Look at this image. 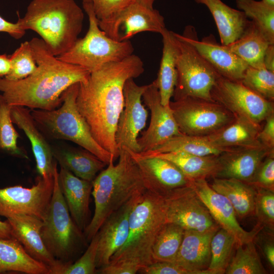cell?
I'll return each instance as SVG.
<instances>
[{
    "instance_id": "6da1fadb",
    "label": "cell",
    "mask_w": 274,
    "mask_h": 274,
    "mask_svg": "<svg viewBox=\"0 0 274 274\" xmlns=\"http://www.w3.org/2000/svg\"><path fill=\"white\" fill-rule=\"evenodd\" d=\"M144 71L142 59L132 54L121 61L104 64L79 84L78 109L94 139L113 156L114 161L119 156L115 133L124 106V86L127 80L138 77Z\"/></svg>"
},
{
    "instance_id": "7a4b0ae2",
    "label": "cell",
    "mask_w": 274,
    "mask_h": 274,
    "mask_svg": "<svg viewBox=\"0 0 274 274\" xmlns=\"http://www.w3.org/2000/svg\"><path fill=\"white\" fill-rule=\"evenodd\" d=\"M37 67L26 78L11 81L0 77V92L11 106L51 111L62 102V94L75 83L86 82L90 72L53 55L42 39L30 41Z\"/></svg>"
},
{
    "instance_id": "3957f363",
    "label": "cell",
    "mask_w": 274,
    "mask_h": 274,
    "mask_svg": "<svg viewBox=\"0 0 274 274\" xmlns=\"http://www.w3.org/2000/svg\"><path fill=\"white\" fill-rule=\"evenodd\" d=\"M119 161L111 159L92 181L95 209L84 230L88 243L97 233L106 219L131 198L146 191L134 160L124 147L119 149Z\"/></svg>"
},
{
    "instance_id": "277c9868",
    "label": "cell",
    "mask_w": 274,
    "mask_h": 274,
    "mask_svg": "<svg viewBox=\"0 0 274 274\" xmlns=\"http://www.w3.org/2000/svg\"><path fill=\"white\" fill-rule=\"evenodd\" d=\"M18 16L21 28L37 32L49 51L58 56L78 40L84 14L75 0H32L23 17Z\"/></svg>"
},
{
    "instance_id": "5b68a950",
    "label": "cell",
    "mask_w": 274,
    "mask_h": 274,
    "mask_svg": "<svg viewBox=\"0 0 274 274\" xmlns=\"http://www.w3.org/2000/svg\"><path fill=\"white\" fill-rule=\"evenodd\" d=\"M165 223L163 197L146 190L130 212L126 241L109 264L128 262L142 268L153 263L152 248Z\"/></svg>"
},
{
    "instance_id": "8992f818",
    "label": "cell",
    "mask_w": 274,
    "mask_h": 274,
    "mask_svg": "<svg viewBox=\"0 0 274 274\" xmlns=\"http://www.w3.org/2000/svg\"><path fill=\"white\" fill-rule=\"evenodd\" d=\"M79 84H73L63 92L62 102L58 108L51 111L31 109V114L46 138L72 142L108 165L111 159L114 161L113 156L95 141L78 109Z\"/></svg>"
},
{
    "instance_id": "52a82bcc",
    "label": "cell",
    "mask_w": 274,
    "mask_h": 274,
    "mask_svg": "<svg viewBox=\"0 0 274 274\" xmlns=\"http://www.w3.org/2000/svg\"><path fill=\"white\" fill-rule=\"evenodd\" d=\"M57 162L54 165V185L52 197L44 217L41 235L52 256L68 266L81 253L88 242L83 232L73 220L58 182Z\"/></svg>"
},
{
    "instance_id": "ba28073f",
    "label": "cell",
    "mask_w": 274,
    "mask_h": 274,
    "mask_svg": "<svg viewBox=\"0 0 274 274\" xmlns=\"http://www.w3.org/2000/svg\"><path fill=\"white\" fill-rule=\"evenodd\" d=\"M82 5L88 17V31L67 51L56 56L58 59L91 73L105 64L121 61L133 54L134 48L129 40L119 42L109 38L100 28L91 5Z\"/></svg>"
},
{
    "instance_id": "9c48e42d",
    "label": "cell",
    "mask_w": 274,
    "mask_h": 274,
    "mask_svg": "<svg viewBox=\"0 0 274 274\" xmlns=\"http://www.w3.org/2000/svg\"><path fill=\"white\" fill-rule=\"evenodd\" d=\"M174 35L178 47L174 100L187 96L213 100L211 91L220 76L182 34Z\"/></svg>"
},
{
    "instance_id": "30bf717a",
    "label": "cell",
    "mask_w": 274,
    "mask_h": 274,
    "mask_svg": "<svg viewBox=\"0 0 274 274\" xmlns=\"http://www.w3.org/2000/svg\"><path fill=\"white\" fill-rule=\"evenodd\" d=\"M169 106L180 132L206 136L232 122L235 116L214 100L187 96L170 101Z\"/></svg>"
},
{
    "instance_id": "8fae6325",
    "label": "cell",
    "mask_w": 274,
    "mask_h": 274,
    "mask_svg": "<svg viewBox=\"0 0 274 274\" xmlns=\"http://www.w3.org/2000/svg\"><path fill=\"white\" fill-rule=\"evenodd\" d=\"M213 100L223 106L235 117L245 118L256 125L274 113L273 101L266 100L240 81L219 77L211 91Z\"/></svg>"
},
{
    "instance_id": "7c38bea8",
    "label": "cell",
    "mask_w": 274,
    "mask_h": 274,
    "mask_svg": "<svg viewBox=\"0 0 274 274\" xmlns=\"http://www.w3.org/2000/svg\"><path fill=\"white\" fill-rule=\"evenodd\" d=\"M165 222L185 230L208 231L220 227L191 184L177 188L163 197Z\"/></svg>"
},
{
    "instance_id": "4fadbf2b",
    "label": "cell",
    "mask_w": 274,
    "mask_h": 274,
    "mask_svg": "<svg viewBox=\"0 0 274 274\" xmlns=\"http://www.w3.org/2000/svg\"><path fill=\"white\" fill-rule=\"evenodd\" d=\"M53 177L39 176L30 188L16 185L0 188V216L8 218L27 215L43 220L51 200Z\"/></svg>"
},
{
    "instance_id": "5bb4252c",
    "label": "cell",
    "mask_w": 274,
    "mask_h": 274,
    "mask_svg": "<svg viewBox=\"0 0 274 274\" xmlns=\"http://www.w3.org/2000/svg\"><path fill=\"white\" fill-rule=\"evenodd\" d=\"M98 25L109 38L119 42L128 41L143 31L161 34L166 28L164 17L158 10L135 1L113 18L98 22Z\"/></svg>"
},
{
    "instance_id": "9a60e30c",
    "label": "cell",
    "mask_w": 274,
    "mask_h": 274,
    "mask_svg": "<svg viewBox=\"0 0 274 274\" xmlns=\"http://www.w3.org/2000/svg\"><path fill=\"white\" fill-rule=\"evenodd\" d=\"M148 85L139 86L133 78L126 80L123 88L124 106L120 115L115 133L117 148L124 147L140 153L137 142L139 133L145 127L147 110L142 102L143 94Z\"/></svg>"
},
{
    "instance_id": "2e32d148",
    "label": "cell",
    "mask_w": 274,
    "mask_h": 274,
    "mask_svg": "<svg viewBox=\"0 0 274 274\" xmlns=\"http://www.w3.org/2000/svg\"><path fill=\"white\" fill-rule=\"evenodd\" d=\"M142 97L150 110L151 119L147 129L137 139L140 152L153 150L171 138L182 134L169 106L162 105L155 81L148 84Z\"/></svg>"
},
{
    "instance_id": "e0dca14e",
    "label": "cell",
    "mask_w": 274,
    "mask_h": 274,
    "mask_svg": "<svg viewBox=\"0 0 274 274\" xmlns=\"http://www.w3.org/2000/svg\"><path fill=\"white\" fill-rule=\"evenodd\" d=\"M182 35L220 77L232 81H242L248 65L226 45L219 43L213 34L199 40L195 28L192 25H187Z\"/></svg>"
},
{
    "instance_id": "ac0fdd59",
    "label": "cell",
    "mask_w": 274,
    "mask_h": 274,
    "mask_svg": "<svg viewBox=\"0 0 274 274\" xmlns=\"http://www.w3.org/2000/svg\"><path fill=\"white\" fill-rule=\"evenodd\" d=\"M191 184L214 220L221 228L231 233L238 244H245L253 241L263 228L258 223L250 231L243 228L231 203L226 197L215 191L206 179L191 180Z\"/></svg>"
},
{
    "instance_id": "d6986e66",
    "label": "cell",
    "mask_w": 274,
    "mask_h": 274,
    "mask_svg": "<svg viewBox=\"0 0 274 274\" xmlns=\"http://www.w3.org/2000/svg\"><path fill=\"white\" fill-rule=\"evenodd\" d=\"M12 237L22 245L34 259L46 265L49 274H59L65 265L57 261L48 251L41 235L42 220L30 215H15L7 218Z\"/></svg>"
},
{
    "instance_id": "ffe728a7",
    "label": "cell",
    "mask_w": 274,
    "mask_h": 274,
    "mask_svg": "<svg viewBox=\"0 0 274 274\" xmlns=\"http://www.w3.org/2000/svg\"><path fill=\"white\" fill-rule=\"evenodd\" d=\"M143 193L131 198L113 213L101 226L97 232L98 242L96 259V269L108 265L112 256L126 242L129 233L130 212Z\"/></svg>"
},
{
    "instance_id": "44dd1931",
    "label": "cell",
    "mask_w": 274,
    "mask_h": 274,
    "mask_svg": "<svg viewBox=\"0 0 274 274\" xmlns=\"http://www.w3.org/2000/svg\"><path fill=\"white\" fill-rule=\"evenodd\" d=\"M132 158L138 166L146 190L157 195L164 197L191 182L175 165L166 159L157 157Z\"/></svg>"
},
{
    "instance_id": "7402d4cb",
    "label": "cell",
    "mask_w": 274,
    "mask_h": 274,
    "mask_svg": "<svg viewBox=\"0 0 274 274\" xmlns=\"http://www.w3.org/2000/svg\"><path fill=\"white\" fill-rule=\"evenodd\" d=\"M273 152L274 150L262 145L226 151L218 156L219 167L215 177L249 183L262 162Z\"/></svg>"
},
{
    "instance_id": "603a6c76",
    "label": "cell",
    "mask_w": 274,
    "mask_h": 274,
    "mask_svg": "<svg viewBox=\"0 0 274 274\" xmlns=\"http://www.w3.org/2000/svg\"><path fill=\"white\" fill-rule=\"evenodd\" d=\"M11 115L13 123L24 132L29 140L40 176L44 179L53 177L56 161L53 157L52 146L37 126L30 109L13 106Z\"/></svg>"
},
{
    "instance_id": "cb8c5ba5",
    "label": "cell",
    "mask_w": 274,
    "mask_h": 274,
    "mask_svg": "<svg viewBox=\"0 0 274 274\" xmlns=\"http://www.w3.org/2000/svg\"><path fill=\"white\" fill-rule=\"evenodd\" d=\"M60 167L58 177L61 191L73 220L79 229L84 232L89 223L92 182L81 179Z\"/></svg>"
},
{
    "instance_id": "d4e9b609",
    "label": "cell",
    "mask_w": 274,
    "mask_h": 274,
    "mask_svg": "<svg viewBox=\"0 0 274 274\" xmlns=\"http://www.w3.org/2000/svg\"><path fill=\"white\" fill-rule=\"evenodd\" d=\"M216 230H185L174 263L193 274H213L208 269L211 260L210 244Z\"/></svg>"
},
{
    "instance_id": "484cf974",
    "label": "cell",
    "mask_w": 274,
    "mask_h": 274,
    "mask_svg": "<svg viewBox=\"0 0 274 274\" xmlns=\"http://www.w3.org/2000/svg\"><path fill=\"white\" fill-rule=\"evenodd\" d=\"M204 5L212 14L216 24L220 44L228 45L243 34L250 20L243 12L233 9L221 0H194Z\"/></svg>"
},
{
    "instance_id": "4316f807",
    "label": "cell",
    "mask_w": 274,
    "mask_h": 274,
    "mask_svg": "<svg viewBox=\"0 0 274 274\" xmlns=\"http://www.w3.org/2000/svg\"><path fill=\"white\" fill-rule=\"evenodd\" d=\"M127 151L136 158L157 157L166 159L190 180L215 177L219 167L218 156H198L178 152L149 154Z\"/></svg>"
},
{
    "instance_id": "83f0119b",
    "label": "cell",
    "mask_w": 274,
    "mask_h": 274,
    "mask_svg": "<svg viewBox=\"0 0 274 274\" xmlns=\"http://www.w3.org/2000/svg\"><path fill=\"white\" fill-rule=\"evenodd\" d=\"M8 271L49 274V268L32 257L16 238H0V273Z\"/></svg>"
},
{
    "instance_id": "f1b7e54d",
    "label": "cell",
    "mask_w": 274,
    "mask_h": 274,
    "mask_svg": "<svg viewBox=\"0 0 274 274\" xmlns=\"http://www.w3.org/2000/svg\"><path fill=\"white\" fill-rule=\"evenodd\" d=\"M161 35L162 54L157 78L154 81L159 91L161 102L166 106L171 101L177 82L178 47L174 31L165 28Z\"/></svg>"
},
{
    "instance_id": "f546056e",
    "label": "cell",
    "mask_w": 274,
    "mask_h": 274,
    "mask_svg": "<svg viewBox=\"0 0 274 274\" xmlns=\"http://www.w3.org/2000/svg\"><path fill=\"white\" fill-rule=\"evenodd\" d=\"M210 185L224 195L232 206L238 219L254 216L256 188L247 183L234 179L213 177Z\"/></svg>"
},
{
    "instance_id": "4dcf8cb0",
    "label": "cell",
    "mask_w": 274,
    "mask_h": 274,
    "mask_svg": "<svg viewBox=\"0 0 274 274\" xmlns=\"http://www.w3.org/2000/svg\"><path fill=\"white\" fill-rule=\"evenodd\" d=\"M261 128L245 118L235 117L230 123L206 136L214 144L226 148L261 146L257 139Z\"/></svg>"
},
{
    "instance_id": "1f68e13d",
    "label": "cell",
    "mask_w": 274,
    "mask_h": 274,
    "mask_svg": "<svg viewBox=\"0 0 274 274\" xmlns=\"http://www.w3.org/2000/svg\"><path fill=\"white\" fill-rule=\"evenodd\" d=\"M55 161L76 176L92 182L107 165L86 150L52 147Z\"/></svg>"
},
{
    "instance_id": "d6a6232c",
    "label": "cell",
    "mask_w": 274,
    "mask_h": 274,
    "mask_svg": "<svg viewBox=\"0 0 274 274\" xmlns=\"http://www.w3.org/2000/svg\"><path fill=\"white\" fill-rule=\"evenodd\" d=\"M269 44L260 28L251 20L242 36L226 46L249 66L260 68L264 67L263 57Z\"/></svg>"
},
{
    "instance_id": "836d02e7",
    "label": "cell",
    "mask_w": 274,
    "mask_h": 274,
    "mask_svg": "<svg viewBox=\"0 0 274 274\" xmlns=\"http://www.w3.org/2000/svg\"><path fill=\"white\" fill-rule=\"evenodd\" d=\"M235 148L218 146L207 136H197L181 134L173 136L153 150L141 152L149 154L178 152L198 156H219Z\"/></svg>"
},
{
    "instance_id": "e575fe53",
    "label": "cell",
    "mask_w": 274,
    "mask_h": 274,
    "mask_svg": "<svg viewBox=\"0 0 274 274\" xmlns=\"http://www.w3.org/2000/svg\"><path fill=\"white\" fill-rule=\"evenodd\" d=\"M185 229L172 223H165L157 233L152 248L153 263L173 262L180 248Z\"/></svg>"
},
{
    "instance_id": "d590c367",
    "label": "cell",
    "mask_w": 274,
    "mask_h": 274,
    "mask_svg": "<svg viewBox=\"0 0 274 274\" xmlns=\"http://www.w3.org/2000/svg\"><path fill=\"white\" fill-rule=\"evenodd\" d=\"M238 242L230 232L220 227L213 235L210 244L211 260L208 269L213 274H224Z\"/></svg>"
},
{
    "instance_id": "8d00e7d4",
    "label": "cell",
    "mask_w": 274,
    "mask_h": 274,
    "mask_svg": "<svg viewBox=\"0 0 274 274\" xmlns=\"http://www.w3.org/2000/svg\"><path fill=\"white\" fill-rule=\"evenodd\" d=\"M254 240L237 244L235 252L225 269L226 274H266Z\"/></svg>"
},
{
    "instance_id": "74e56055",
    "label": "cell",
    "mask_w": 274,
    "mask_h": 274,
    "mask_svg": "<svg viewBox=\"0 0 274 274\" xmlns=\"http://www.w3.org/2000/svg\"><path fill=\"white\" fill-rule=\"evenodd\" d=\"M235 3L238 9L260 28L268 42L274 44V7L261 0H235Z\"/></svg>"
},
{
    "instance_id": "f35d334b",
    "label": "cell",
    "mask_w": 274,
    "mask_h": 274,
    "mask_svg": "<svg viewBox=\"0 0 274 274\" xmlns=\"http://www.w3.org/2000/svg\"><path fill=\"white\" fill-rule=\"evenodd\" d=\"M10 105L0 94V152L23 159H28L27 152L18 145L19 133L14 126Z\"/></svg>"
},
{
    "instance_id": "ab89813d",
    "label": "cell",
    "mask_w": 274,
    "mask_h": 274,
    "mask_svg": "<svg viewBox=\"0 0 274 274\" xmlns=\"http://www.w3.org/2000/svg\"><path fill=\"white\" fill-rule=\"evenodd\" d=\"M241 82L261 97L273 101L274 72L265 67L255 68L248 66Z\"/></svg>"
},
{
    "instance_id": "60d3db41",
    "label": "cell",
    "mask_w": 274,
    "mask_h": 274,
    "mask_svg": "<svg viewBox=\"0 0 274 274\" xmlns=\"http://www.w3.org/2000/svg\"><path fill=\"white\" fill-rule=\"evenodd\" d=\"M11 70L4 78L11 81L24 79L33 73L37 67L29 41L22 43L10 55Z\"/></svg>"
},
{
    "instance_id": "b9f144b4",
    "label": "cell",
    "mask_w": 274,
    "mask_h": 274,
    "mask_svg": "<svg viewBox=\"0 0 274 274\" xmlns=\"http://www.w3.org/2000/svg\"><path fill=\"white\" fill-rule=\"evenodd\" d=\"M254 216L263 229L274 231V191L256 188Z\"/></svg>"
},
{
    "instance_id": "7bdbcfd3",
    "label": "cell",
    "mask_w": 274,
    "mask_h": 274,
    "mask_svg": "<svg viewBox=\"0 0 274 274\" xmlns=\"http://www.w3.org/2000/svg\"><path fill=\"white\" fill-rule=\"evenodd\" d=\"M98 235L97 233L90 241L83 254L73 263L64 267L60 274L96 273V259Z\"/></svg>"
},
{
    "instance_id": "ee69618b",
    "label": "cell",
    "mask_w": 274,
    "mask_h": 274,
    "mask_svg": "<svg viewBox=\"0 0 274 274\" xmlns=\"http://www.w3.org/2000/svg\"><path fill=\"white\" fill-rule=\"evenodd\" d=\"M92 7L98 22L108 21L134 2V0H82Z\"/></svg>"
},
{
    "instance_id": "f6af8a7d",
    "label": "cell",
    "mask_w": 274,
    "mask_h": 274,
    "mask_svg": "<svg viewBox=\"0 0 274 274\" xmlns=\"http://www.w3.org/2000/svg\"><path fill=\"white\" fill-rule=\"evenodd\" d=\"M248 184L256 188L274 191V152L264 159Z\"/></svg>"
},
{
    "instance_id": "bcb514c9",
    "label": "cell",
    "mask_w": 274,
    "mask_h": 274,
    "mask_svg": "<svg viewBox=\"0 0 274 274\" xmlns=\"http://www.w3.org/2000/svg\"><path fill=\"white\" fill-rule=\"evenodd\" d=\"M144 274H193L174 262L160 261L142 267L138 271Z\"/></svg>"
},
{
    "instance_id": "7dc6e473",
    "label": "cell",
    "mask_w": 274,
    "mask_h": 274,
    "mask_svg": "<svg viewBox=\"0 0 274 274\" xmlns=\"http://www.w3.org/2000/svg\"><path fill=\"white\" fill-rule=\"evenodd\" d=\"M257 139L263 146L274 150V113L265 119L263 128L258 133Z\"/></svg>"
},
{
    "instance_id": "c3c4849f",
    "label": "cell",
    "mask_w": 274,
    "mask_h": 274,
    "mask_svg": "<svg viewBox=\"0 0 274 274\" xmlns=\"http://www.w3.org/2000/svg\"><path fill=\"white\" fill-rule=\"evenodd\" d=\"M141 268L139 266L128 262H117L109 264L96 269L100 274H135Z\"/></svg>"
},
{
    "instance_id": "681fc988",
    "label": "cell",
    "mask_w": 274,
    "mask_h": 274,
    "mask_svg": "<svg viewBox=\"0 0 274 274\" xmlns=\"http://www.w3.org/2000/svg\"><path fill=\"white\" fill-rule=\"evenodd\" d=\"M265 232H263L262 237L264 240L262 241L261 246L263 255L267 261L270 268L274 269V243L273 231L263 229Z\"/></svg>"
},
{
    "instance_id": "f907efd6",
    "label": "cell",
    "mask_w": 274,
    "mask_h": 274,
    "mask_svg": "<svg viewBox=\"0 0 274 274\" xmlns=\"http://www.w3.org/2000/svg\"><path fill=\"white\" fill-rule=\"evenodd\" d=\"M25 32L18 21L9 22L0 16V32L7 33L14 39L19 40L24 36Z\"/></svg>"
},
{
    "instance_id": "816d5d0a",
    "label": "cell",
    "mask_w": 274,
    "mask_h": 274,
    "mask_svg": "<svg viewBox=\"0 0 274 274\" xmlns=\"http://www.w3.org/2000/svg\"><path fill=\"white\" fill-rule=\"evenodd\" d=\"M264 67L274 72V44H269L265 50L263 57Z\"/></svg>"
},
{
    "instance_id": "f5cc1de1",
    "label": "cell",
    "mask_w": 274,
    "mask_h": 274,
    "mask_svg": "<svg viewBox=\"0 0 274 274\" xmlns=\"http://www.w3.org/2000/svg\"><path fill=\"white\" fill-rule=\"evenodd\" d=\"M11 66L10 55L0 54V77H5L9 73Z\"/></svg>"
},
{
    "instance_id": "db71d44e",
    "label": "cell",
    "mask_w": 274,
    "mask_h": 274,
    "mask_svg": "<svg viewBox=\"0 0 274 274\" xmlns=\"http://www.w3.org/2000/svg\"><path fill=\"white\" fill-rule=\"evenodd\" d=\"M12 233L10 226L6 221L0 220V238H12Z\"/></svg>"
},
{
    "instance_id": "11a10c76",
    "label": "cell",
    "mask_w": 274,
    "mask_h": 274,
    "mask_svg": "<svg viewBox=\"0 0 274 274\" xmlns=\"http://www.w3.org/2000/svg\"><path fill=\"white\" fill-rule=\"evenodd\" d=\"M134 1L150 8H153V5L155 2V0H134Z\"/></svg>"
},
{
    "instance_id": "9f6ffc18",
    "label": "cell",
    "mask_w": 274,
    "mask_h": 274,
    "mask_svg": "<svg viewBox=\"0 0 274 274\" xmlns=\"http://www.w3.org/2000/svg\"><path fill=\"white\" fill-rule=\"evenodd\" d=\"M265 3L274 7V0H261Z\"/></svg>"
}]
</instances>
